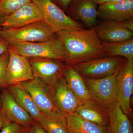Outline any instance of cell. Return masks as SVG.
I'll return each instance as SVG.
<instances>
[{"instance_id": "obj_33", "label": "cell", "mask_w": 133, "mask_h": 133, "mask_svg": "<svg viewBox=\"0 0 133 133\" xmlns=\"http://www.w3.org/2000/svg\"><path fill=\"white\" fill-rule=\"evenodd\" d=\"M124 1L125 0H110L109 2L107 3H116L121 2Z\"/></svg>"}, {"instance_id": "obj_2", "label": "cell", "mask_w": 133, "mask_h": 133, "mask_svg": "<svg viewBox=\"0 0 133 133\" xmlns=\"http://www.w3.org/2000/svg\"><path fill=\"white\" fill-rule=\"evenodd\" d=\"M15 52L29 58L56 59L66 63L67 56L62 43L56 35L48 41L40 42H15L9 43Z\"/></svg>"}, {"instance_id": "obj_25", "label": "cell", "mask_w": 133, "mask_h": 133, "mask_svg": "<svg viewBox=\"0 0 133 133\" xmlns=\"http://www.w3.org/2000/svg\"><path fill=\"white\" fill-rule=\"evenodd\" d=\"M9 57V50L0 56V88H6L5 78Z\"/></svg>"}, {"instance_id": "obj_36", "label": "cell", "mask_w": 133, "mask_h": 133, "mask_svg": "<svg viewBox=\"0 0 133 133\" xmlns=\"http://www.w3.org/2000/svg\"><path fill=\"white\" fill-rule=\"evenodd\" d=\"M1 29V28H0V29Z\"/></svg>"}, {"instance_id": "obj_9", "label": "cell", "mask_w": 133, "mask_h": 133, "mask_svg": "<svg viewBox=\"0 0 133 133\" xmlns=\"http://www.w3.org/2000/svg\"><path fill=\"white\" fill-rule=\"evenodd\" d=\"M20 84L43 114H51L60 112L52 102L49 85L40 78L34 77Z\"/></svg>"}, {"instance_id": "obj_19", "label": "cell", "mask_w": 133, "mask_h": 133, "mask_svg": "<svg viewBox=\"0 0 133 133\" xmlns=\"http://www.w3.org/2000/svg\"><path fill=\"white\" fill-rule=\"evenodd\" d=\"M19 105L30 115L35 122H38L42 115L29 94L20 84L7 87Z\"/></svg>"}, {"instance_id": "obj_18", "label": "cell", "mask_w": 133, "mask_h": 133, "mask_svg": "<svg viewBox=\"0 0 133 133\" xmlns=\"http://www.w3.org/2000/svg\"><path fill=\"white\" fill-rule=\"evenodd\" d=\"M63 75L66 83L80 104L93 99L83 77L72 66L65 64Z\"/></svg>"}, {"instance_id": "obj_11", "label": "cell", "mask_w": 133, "mask_h": 133, "mask_svg": "<svg viewBox=\"0 0 133 133\" xmlns=\"http://www.w3.org/2000/svg\"><path fill=\"white\" fill-rule=\"evenodd\" d=\"M49 87L52 102L58 111L63 114L76 112L80 102L64 77Z\"/></svg>"}, {"instance_id": "obj_6", "label": "cell", "mask_w": 133, "mask_h": 133, "mask_svg": "<svg viewBox=\"0 0 133 133\" xmlns=\"http://www.w3.org/2000/svg\"><path fill=\"white\" fill-rule=\"evenodd\" d=\"M123 60L120 57H108L92 59L72 66L83 77L98 79L114 74Z\"/></svg>"}, {"instance_id": "obj_16", "label": "cell", "mask_w": 133, "mask_h": 133, "mask_svg": "<svg viewBox=\"0 0 133 133\" xmlns=\"http://www.w3.org/2000/svg\"><path fill=\"white\" fill-rule=\"evenodd\" d=\"M98 17L105 21H124L133 16V0H125L116 3L99 5Z\"/></svg>"}, {"instance_id": "obj_34", "label": "cell", "mask_w": 133, "mask_h": 133, "mask_svg": "<svg viewBox=\"0 0 133 133\" xmlns=\"http://www.w3.org/2000/svg\"><path fill=\"white\" fill-rule=\"evenodd\" d=\"M69 133H78L76 132H74V131H69Z\"/></svg>"}, {"instance_id": "obj_8", "label": "cell", "mask_w": 133, "mask_h": 133, "mask_svg": "<svg viewBox=\"0 0 133 133\" xmlns=\"http://www.w3.org/2000/svg\"><path fill=\"white\" fill-rule=\"evenodd\" d=\"M9 57L5 78V87L20 84L34 78L29 58L9 49Z\"/></svg>"}, {"instance_id": "obj_26", "label": "cell", "mask_w": 133, "mask_h": 133, "mask_svg": "<svg viewBox=\"0 0 133 133\" xmlns=\"http://www.w3.org/2000/svg\"><path fill=\"white\" fill-rule=\"evenodd\" d=\"M29 127L21 125L15 122H10L2 129L0 133H27Z\"/></svg>"}, {"instance_id": "obj_4", "label": "cell", "mask_w": 133, "mask_h": 133, "mask_svg": "<svg viewBox=\"0 0 133 133\" xmlns=\"http://www.w3.org/2000/svg\"><path fill=\"white\" fill-rule=\"evenodd\" d=\"M56 34L43 20L16 28L0 29V37L9 43L40 42L49 40Z\"/></svg>"}, {"instance_id": "obj_3", "label": "cell", "mask_w": 133, "mask_h": 133, "mask_svg": "<svg viewBox=\"0 0 133 133\" xmlns=\"http://www.w3.org/2000/svg\"><path fill=\"white\" fill-rule=\"evenodd\" d=\"M40 10L43 21L56 34L62 31L83 29L81 24L65 13L51 0H32Z\"/></svg>"}, {"instance_id": "obj_12", "label": "cell", "mask_w": 133, "mask_h": 133, "mask_svg": "<svg viewBox=\"0 0 133 133\" xmlns=\"http://www.w3.org/2000/svg\"><path fill=\"white\" fill-rule=\"evenodd\" d=\"M43 20L40 10L33 2L29 3L11 14L0 18V28H16Z\"/></svg>"}, {"instance_id": "obj_17", "label": "cell", "mask_w": 133, "mask_h": 133, "mask_svg": "<svg viewBox=\"0 0 133 133\" xmlns=\"http://www.w3.org/2000/svg\"><path fill=\"white\" fill-rule=\"evenodd\" d=\"M83 119L102 127H108L109 124L108 111L94 99L80 103L76 110Z\"/></svg>"}, {"instance_id": "obj_20", "label": "cell", "mask_w": 133, "mask_h": 133, "mask_svg": "<svg viewBox=\"0 0 133 133\" xmlns=\"http://www.w3.org/2000/svg\"><path fill=\"white\" fill-rule=\"evenodd\" d=\"M69 131L78 133H109L108 127H102L81 118L76 112L64 114Z\"/></svg>"}, {"instance_id": "obj_13", "label": "cell", "mask_w": 133, "mask_h": 133, "mask_svg": "<svg viewBox=\"0 0 133 133\" xmlns=\"http://www.w3.org/2000/svg\"><path fill=\"white\" fill-rule=\"evenodd\" d=\"M0 97L1 101L0 111L9 121L26 127H29L35 123V121L19 105L7 88H3Z\"/></svg>"}, {"instance_id": "obj_32", "label": "cell", "mask_w": 133, "mask_h": 133, "mask_svg": "<svg viewBox=\"0 0 133 133\" xmlns=\"http://www.w3.org/2000/svg\"><path fill=\"white\" fill-rule=\"evenodd\" d=\"M110 0H94L97 5H101L109 2Z\"/></svg>"}, {"instance_id": "obj_31", "label": "cell", "mask_w": 133, "mask_h": 133, "mask_svg": "<svg viewBox=\"0 0 133 133\" xmlns=\"http://www.w3.org/2000/svg\"><path fill=\"white\" fill-rule=\"evenodd\" d=\"M122 23L127 29L133 31V18H131L122 22Z\"/></svg>"}, {"instance_id": "obj_30", "label": "cell", "mask_w": 133, "mask_h": 133, "mask_svg": "<svg viewBox=\"0 0 133 133\" xmlns=\"http://www.w3.org/2000/svg\"><path fill=\"white\" fill-rule=\"evenodd\" d=\"M10 122L8 120V119L4 116V115L0 111V130L6 125L8 123Z\"/></svg>"}, {"instance_id": "obj_14", "label": "cell", "mask_w": 133, "mask_h": 133, "mask_svg": "<svg viewBox=\"0 0 133 133\" xmlns=\"http://www.w3.org/2000/svg\"><path fill=\"white\" fill-rule=\"evenodd\" d=\"M95 28L101 42L118 43L133 39V31L127 29L122 22L105 21Z\"/></svg>"}, {"instance_id": "obj_15", "label": "cell", "mask_w": 133, "mask_h": 133, "mask_svg": "<svg viewBox=\"0 0 133 133\" xmlns=\"http://www.w3.org/2000/svg\"><path fill=\"white\" fill-rule=\"evenodd\" d=\"M98 8L94 0H72L67 11L73 18L80 20L87 27L92 28L97 21Z\"/></svg>"}, {"instance_id": "obj_24", "label": "cell", "mask_w": 133, "mask_h": 133, "mask_svg": "<svg viewBox=\"0 0 133 133\" xmlns=\"http://www.w3.org/2000/svg\"><path fill=\"white\" fill-rule=\"evenodd\" d=\"M32 2V0H0V18Z\"/></svg>"}, {"instance_id": "obj_35", "label": "cell", "mask_w": 133, "mask_h": 133, "mask_svg": "<svg viewBox=\"0 0 133 133\" xmlns=\"http://www.w3.org/2000/svg\"><path fill=\"white\" fill-rule=\"evenodd\" d=\"M1 97H0V111H1Z\"/></svg>"}, {"instance_id": "obj_23", "label": "cell", "mask_w": 133, "mask_h": 133, "mask_svg": "<svg viewBox=\"0 0 133 133\" xmlns=\"http://www.w3.org/2000/svg\"><path fill=\"white\" fill-rule=\"evenodd\" d=\"M106 54L108 57H122L133 61V39L118 43L101 42Z\"/></svg>"}, {"instance_id": "obj_22", "label": "cell", "mask_w": 133, "mask_h": 133, "mask_svg": "<svg viewBox=\"0 0 133 133\" xmlns=\"http://www.w3.org/2000/svg\"><path fill=\"white\" fill-rule=\"evenodd\" d=\"M37 122L47 133H69L65 116L59 112L42 115Z\"/></svg>"}, {"instance_id": "obj_21", "label": "cell", "mask_w": 133, "mask_h": 133, "mask_svg": "<svg viewBox=\"0 0 133 133\" xmlns=\"http://www.w3.org/2000/svg\"><path fill=\"white\" fill-rule=\"evenodd\" d=\"M108 114L109 133H133L131 120L117 102L114 108L108 111Z\"/></svg>"}, {"instance_id": "obj_28", "label": "cell", "mask_w": 133, "mask_h": 133, "mask_svg": "<svg viewBox=\"0 0 133 133\" xmlns=\"http://www.w3.org/2000/svg\"><path fill=\"white\" fill-rule=\"evenodd\" d=\"M58 6L63 10L67 11L72 0H51Z\"/></svg>"}, {"instance_id": "obj_10", "label": "cell", "mask_w": 133, "mask_h": 133, "mask_svg": "<svg viewBox=\"0 0 133 133\" xmlns=\"http://www.w3.org/2000/svg\"><path fill=\"white\" fill-rule=\"evenodd\" d=\"M34 77L40 78L49 87L64 77L65 64L56 59L29 58Z\"/></svg>"}, {"instance_id": "obj_1", "label": "cell", "mask_w": 133, "mask_h": 133, "mask_svg": "<svg viewBox=\"0 0 133 133\" xmlns=\"http://www.w3.org/2000/svg\"><path fill=\"white\" fill-rule=\"evenodd\" d=\"M67 56L65 64L70 66L105 57V53L95 28L56 33Z\"/></svg>"}, {"instance_id": "obj_7", "label": "cell", "mask_w": 133, "mask_h": 133, "mask_svg": "<svg viewBox=\"0 0 133 133\" xmlns=\"http://www.w3.org/2000/svg\"><path fill=\"white\" fill-rule=\"evenodd\" d=\"M117 102L128 116L131 112L130 100L133 92V61L124 59L116 78Z\"/></svg>"}, {"instance_id": "obj_27", "label": "cell", "mask_w": 133, "mask_h": 133, "mask_svg": "<svg viewBox=\"0 0 133 133\" xmlns=\"http://www.w3.org/2000/svg\"><path fill=\"white\" fill-rule=\"evenodd\" d=\"M27 133H47L42 127L37 122H35L30 126L27 131Z\"/></svg>"}, {"instance_id": "obj_29", "label": "cell", "mask_w": 133, "mask_h": 133, "mask_svg": "<svg viewBox=\"0 0 133 133\" xmlns=\"http://www.w3.org/2000/svg\"><path fill=\"white\" fill-rule=\"evenodd\" d=\"M9 47L8 42L0 37V56L8 51Z\"/></svg>"}, {"instance_id": "obj_5", "label": "cell", "mask_w": 133, "mask_h": 133, "mask_svg": "<svg viewBox=\"0 0 133 133\" xmlns=\"http://www.w3.org/2000/svg\"><path fill=\"white\" fill-rule=\"evenodd\" d=\"M119 68L114 74L102 78L83 77L93 98L108 111L117 103L116 78Z\"/></svg>"}]
</instances>
